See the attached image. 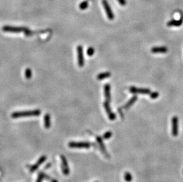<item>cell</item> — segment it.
<instances>
[{
	"instance_id": "cb8c5ba5",
	"label": "cell",
	"mask_w": 183,
	"mask_h": 182,
	"mask_svg": "<svg viewBox=\"0 0 183 182\" xmlns=\"http://www.w3.org/2000/svg\"><path fill=\"white\" fill-rule=\"evenodd\" d=\"M159 96V93L157 92H152L150 95V97L152 98V99H156Z\"/></svg>"
},
{
	"instance_id": "277c9868",
	"label": "cell",
	"mask_w": 183,
	"mask_h": 182,
	"mask_svg": "<svg viewBox=\"0 0 183 182\" xmlns=\"http://www.w3.org/2000/svg\"><path fill=\"white\" fill-rule=\"evenodd\" d=\"M60 157H61V163H62L61 168L63 174L65 176L68 175L70 173V168H69L68 161H67L66 158L63 155H61Z\"/></svg>"
},
{
	"instance_id": "30bf717a",
	"label": "cell",
	"mask_w": 183,
	"mask_h": 182,
	"mask_svg": "<svg viewBox=\"0 0 183 182\" xmlns=\"http://www.w3.org/2000/svg\"><path fill=\"white\" fill-rule=\"evenodd\" d=\"M130 92L132 94H149L151 93V90L146 88H138L136 87L132 86L130 88Z\"/></svg>"
},
{
	"instance_id": "9a60e30c",
	"label": "cell",
	"mask_w": 183,
	"mask_h": 182,
	"mask_svg": "<svg viewBox=\"0 0 183 182\" xmlns=\"http://www.w3.org/2000/svg\"><path fill=\"white\" fill-rule=\"evenodd\" d=\"M44 127L46 129H49L50 127V116L49 114H46L44 116Z\"/></svg>"
},
{
	"instance_id": "5bb4252c",
	"label": "cell",
	"mask_w": 183,
	"mask_h": 182,
	"mask_svg": "<svg viewBox=\"0 0 183 182\" xmlns=\"http://www.w3.org/2000/svg\"><path fill=\"white\" fill-rule=\"evenodd\" d=\"M104 95L106 101L110 102L111 100V96H110V85L109 84H106L104 86Z\"/></svg>"
},
{
	"instance_id": "9c48e42d",
	"label": "cell",
	"mask_w": 183,
	"mask_h": 182,
	"mask_svg": "<svg viewBox=\"0 0 183 182\" xmlns=\"http://www.w3.org/2000/svg\"><path fill=\"white\" fill-rule=\"evenodd\" d=\"M96 140H97V141L98 142V144H99L100 150H101L102 154H103L107 158H110V155L108 154L105 145H104L103 141H102V138L101 137L97 136L96 137Z\"/></svg>"
},
{
	"instance_id": "7a4b0ae2",
	"label": "cell",
	"mask_w": 183,
	"mask_h": 182,
	"mask_svg": "<svg viewBox=\"0 0 183 182\" xmlns=\"http://www.w3.org/2000/svg\"><path fill=\"white\" fill-rule=\"evenodd\" d=\"M3 31H6V32H11V33H20L21 31H24L25 33V34L27 36H31L32 34V32L30 30H29V29H26L24 27H13V26H8L5 25L3 28Z\"/></svg>"
},
{
	"instance_id": "ba28073f",
	"label": "cell",
	"mask_w": 183,
	"mask_h": 182,
	"mask_svg": "<svg viewBox=\"0 0 183 182\" xmlns=\"http://www.w3.org/2000/svg\"><path fill=\"white\" fill-rule=\"evenodd\" d=\"M78 52V65L80 67H83L84 64V60L83 56V49L82 46H78L77 47Z\"/></svg>"
},
{
	"instance_id": "4fadbf2b",
	"label": "cell",
	"mask_w": 183,
	"mask_h": 182,
	"mask_svg": "<svg viewBox=\"0 0 183 182\" xmlns=\"http://www.w3.org/2000/svg\"><path fill=\"white\" fill-rule=\"evenodd\" d=\"M182 22H183V18L181 17L178 20H171V21H169L168 23H167V25L168 26V27H172V26L179 27V26L181 25Z\"/></svg>"
},
{
	"instance_id": "2e32d148",
	"label": "cell",
	"mask_w": 183,
	"mask_h": 182,
	"mask_svg": "<svg viewBox=\"0 0 183 182\" xmlns=\"http://www.w3.org/2000/svg\"><path fill=\"white\" fill-rule=\"evenodd\" d=\"M137 99H138L137 96H136V95L133 96V97H132V98H131V99H130L129 100V101L128 102H127V103H126V105H125L124 107V108H126V109H127V108H129L131 107V106H132V105H133V104L134 102H135L136 100H137Z\"/></svg>"
},
{
	"instance_id": "5b68a950",
	"label": "cell",
	"mask_w": 183,
	"mask_h": 182,
	"mask_svg": "<svg viewBox=\"0 0 183 182\" xmlns=\"http://www.w3.org/2000/svg\"><path fill=\"white\" fill-rule=\"evenodd\" d=\"M102 4L104 9H105L108 18L110 20H113L115 18V15H114L113 12L112 11V10L108 1L107 0H102Z\"/></svg>"
},
{
	"instance_id": "44dd1931",
	"label": "cell",
	"mask_w": 183,
	"mask_h": 182,
	"mask_svg": "<svg viewBox=\"0 0 183 182\" xmlns=\"http://www.w3.org/2000/svg\"><path fill=\"white\" fill-rule=\"evenodd\" d=\"M112 136V133L111 131H107L106 133L104 134L103 136H102V138H103L104 140H108V139H110Z\"/></svg>"
},
{
	"instance_id": "484cf974",
	"label": "cell",
	"mask_w": 183,
	"mask_h": 182,
	"mask_svg": "<svg viewBox=\"0 0 183 182\" xmlns=\"http://www.w3.org/2000/svg\"><path fill=\"white\" fill-rule=\"evenodd\" d=\"M52 182H58V181L57 180H52Z\"/></svg>"
},
{
	"instance_id": "e0dca14e",
	"label": "cell",
	"mask_w": 183,
	"mask_h": 182,
	"mask_svg": "<svg viewBox=\"0 0 183 182\" xmlns=\"http://www.w3.org/2000/svg\"><path fill=\"white\" fill-rule=\"evenodd\" d=\"M111 76V73L110 72H104V73H101L98 74L97 75V79L102 80L106 78L109 77Z\"/></svg>"
},
{
	"instance_id": "d4e9b609",
	"label": "cell",
	"mask_w": 183,
	"mask_h": 182,
	"mask_svg": "<svg viewBox=\"0 0 183 182\" xmlns=\"http://www.w3.org/2000/svg\"><path fill=\"white\" fill-rule=\"evenodd\" d=\"M119 3L122 5V6H125L126 4V0H117Z\"/></svg>"
},
{
	"instance_id": "8fae6325",
	"label": "cell",
	"mask_w": 183,
	"mask_h": 182,
	"mask_svg": "<svg viewBox=\"0 0 183 182\" xmlns=\"http://www.w3.org/2000/svg\"><path fill=\"white\" fill-rule=\"evenodd\" d=\"M109 102L106 101L104 103V107L105 108V109L106 111V112L107 113L108 116H109V118L110 120L111 121H114L116 119V115L115 113L112 112V111L111 110V108H110V107L109 105Z\"/></svg>"
},
{
	"instance_id": "ffe728a7",
	"label": "cell",
	"mask_w": 183,
	"mask_h": 182,
	"mask_svg": "<svg viewBox=\"0 0 183 182\" xmlns=\"http://www.w3.org/2000/svg\"><path fill=\"white\" fill-rule=\"evenodd\" d=\"M31 75H32V73H31V70L29 68L26 69L25 71V76L26 77V79H30L31 77Z\"/></svg>"
},
{
	"instance_id": "d6986e66",
	"label": "cell",
	"mask_w": 183,
	"mask_h": 182,
	"mask_svg": "<svg viewBox=\"0 0 183 182\" xmlns=\"http://www.w3.org/2000/svg\"><path fill=\"white\" fill-rule=\"evenodd\" d=\"M88 7V2L87 1H84L82 2L81 4H79V8L82 10H84Z\"/></svg>"
},
{
	"instance_id": "3957f363",
	"label": "cell",
	"mask_w": 183,
	"mask_h": 182,
	"mask_svg": "<svg viewBox=\"0 0 183 182\" xmlns=\"http://www.w3.org/2000/svg\"><path fill=\"white\" fill-rule=\"evenodd\" d=\"M91 143L88 142H75L71 141L68 143L69 147L71 148H90Z\"/></svg>"
},
{
	"instance_id": "4316f807",
	"label": "cell",
	"mask_w": 183,
	"mask_h": 182,
	"mask_svg": "<svg viewBox=\"0 0 183 182\" xmlns=\"http://www.w3.org/2000/svg\"><path fill=\"white\" fill-rule=\"evenodd\" d=\"M96 182H98V181H96Z\"/></svg>"
},
{
	"instance_id": "603a6c76",
	"label": "cell",
	"mask_w": 183,
	"mask_h": 182,
	"mask_svg": "<svg viewBox=\"0 0 183 182\" xmlns=\"http://www.w3.org/2000/svg\"><path fill=\"white\" fill-rule=\"evenodd\" d=\"M94 51H95V50L94 48L92 47H89L87 51V55L89 56H93L94 54Z\"/></svg>"
},
{
	"instance_id": "ac0fdd59",
	"label": "cell",
	"mask_w": 183,
	"mask_h": 182,
	"mask_svg": "<svg viewBox=\"0 0 183 182\" xmlns=\"http://www.w3.org/2000/svg\"><path fill=\"white\" fill-rule=\"evenodd\" d=\"M124 178L125 181L126 182H131L132 181V179H133V177H132V174L130 173L129 172H126L124 173Z\"/></svg>"
},
{
	"instance_id": "7402d4cb",
	"label": "cell",
	"mask_w": 183,
	"mask_h": 182,
	"mask_svg": "<svg viewBox=\"0 0 183 182\" xmlns=\"http://www.w3.org/2000/svg\"><path fill=\"white\" fill-rule=\"evenodd\" d=\"M46 177V174H44L43 173H40L37 177L36 182H42L43 179Z\"/></svg>"
},
{
	"instance_id": "52a82bcc",
	"label": "cell",
	"mask_w": 183,
	"mask_h": 182,
	"mask_svg": "<svg viewBox=\"0 0 183 182\" xmlns=\"http://www.w3.org/2000/svg\"><path fill=\"white\" fill-rule=\"evenodd\" d=\"M46 159H47V157H46V155L41 156V157L39 158L38 161H37L35 164H33V166H31L30 168V172L31 173L35 172V171L39 167V166H40L41 164H42L43 163L46 161Z\"/></svg>"
},
{
	"instance_id": "8992f818",
	"label": "cell",
	"mask_w": 183,
	"mask_h": 182,
	"mask_svg": "<svg viewBox=\"0 0 183 182\" xmlns=\"http://www.w3.org/2000/svg\"><path fill=\"white\" fill-rule=\"evenodd\" d=\"M178 119L177 116H174L172 119V134L174 137H177L178 134Z\"/></svg>"
},
{
	"instance_id": "6da1fadb",
	"label": "cell",
	"mask_w": 183,
	"mask_h": 182,
	"mask_svg": "<svg viewBox=\"0 0 183 182\" xmlns=\"http://www.w3.org/2000/svg\"><path fill=\"white\" fill-rule=\"evenodd\" d=\"M41 114V111L39 109H35L33 111H18V112H13L12 114V117L13 118H17L20 117L39 116Z\"/></svg>"
},
{
	"instance_id": "7c38bea8",
	"label": "cell",
	"mask_w": 183,
	"mask_h": 182,
	"mask_svg": "<svg viewBox=\"0 0 183 182\" xmlns=\"http://www.w3.org/2000/svg\"><path fill=\"white\" fill-rule=\"evenodd\" d=\"M168 51L167 47H154L152 48L151 51L153 53H165Z\"/></svg>"
}]
</instances>
